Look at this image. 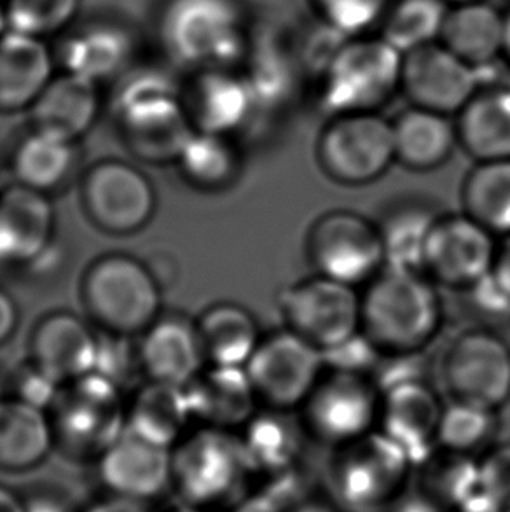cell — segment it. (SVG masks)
I'll list each match as a JSON object with an SVG mask.
<instances>
[{"label":"cell","instance_id":"obj_26","mask_svg":"<svg viewBox=\"0 0 510 512\" xmlns=\"http://www.w3.org/2000/svg\"><path fill=\"white\" fill-rule=\"evenodd\" d=\"M102 111L98 83L69 70L55 74L32 107V128L77 140L90 132Z\"/></svg>","mask_w":510,"mask_h":512},{"label":"cell","instance_id":"obj_57","mask_svg":"<svg viewBox=\"0 0 510 512\" xmlns=\"http://www.w3.org/2000/svg\"><path fill=\"white\" fill-rule=\"evenodd\" d=\"M449 7L462 6V4H474V2H483V0H444Z\"/></svg>","mask_w":510,"mask_h":512},{"label":"cell","instance_id":"obj_34","mask_svg":"<svg viewBox=\"0 0 510 512\" xmlns=\"http://www.w3.org/2000/svg\"><path fill=\"white\" fill-rule=\"evenodd\" d=\"M463 214L497 238L510 235V160L474 163L460 186Z\"/></svg>","mask_w":510,"mask_h":512},{"label":"cell","instance_id":"obj_27","mask_svg":"<svg viewBox=\"0 0 510 512\" xmlns=\"http://www.w3.org/2000/svg\"><path fill=\"white\" fill-rule=\"evenodd\" d=\"M53 77L46 41L11 30L0 35V112L30 111Z\"/></svg>","mask_w":510,"mask_h":512},{"label":"cell","instance_id":"obj_29","mask_svg":"<svg viewBox=\"0 0 510 512\" xmlns=\"http://www.w3.org/2000/svg\"><path fill=\"white\" fill-rule=\"evenodd\" d=\"M439 42L483 74L504 62L505 11L491 6L490 0L451 6Z\"/></svg>","mask_w":510,"mask_h":512},{"label":"cell","instance_id":"obj_17","mask_svg":"<svg viewBox=\"0 0 510 512\" xmlns=\"http://www.w3.org/2000/svg\"><path fill=\"white\" fill-rule=\"evenodd\" d=\"M105 495L152 506L172 492V448L126 429L95 460Z\"/></svg>","mask_w":510,"mask_h":512},{"label":"cell","instance_id":"obj_41","mask_svg":"<svg viewBox=\"0 0 510 512\" xmlns=\"http://www.w3.org/2000/svg\"><path fill=\"white\" fill-rule=\"evenodd\" d=\"M498 415V411L467 402H446L437 446L469 457H481L498 441Z\"/></svg>","mask_w":510,"mask_h":512},{"label":"cell","instance_id":"obj_58","mask_svg":"<svg viewBox=\"0 0 510 512\" xmlns=\"http://www.w3.org/2000/svg\"><path fill=\"white\" fill-rule=\"evenodd\" d=\"M2 397H4V395H2V385H0V399H2Z\"/></svg>","mask_w":510,"mask_h":512},{"label":"cell","instance_id":"obj_20","mask_svg":"<svg viewBox=\"0 0 510 512\" xmlns=\"http://www.w3.org/2000/svg\"><path fill=\"white\" fill-rule=\"evenodd\" d=\"M180 91L196 132L233 137L257 107L247 77L236 69L196 70L186 90Z\"/></svg>","mask_w":510,"mask_h":512},{"label":"cell","instance_id":"obj_2","mask_svg":"<svg viewBox=\"0 0 510 512\" xmlns=\"http://www.w3.org/2000/svg\"><path fill=\"white\" fill-rule=\"evenodd\" d=\"M159 39L173 62L193 72L236 69L249 49V28L240 0H168Z\"/></svg>","mask_w":510,"mask_h":512},{"label":"cell","instance_id":"obj_47","mask_svg":"<svg viewBox=\"0 0 510 512\" xmlns=\"http://www.w3.org/2000/svg\"><path fill=\"white\" fill-rule=\"evenodd\" d=\"M386 512H449L441 502H437L434 497L420 490L418 486L411 485L404 495H400L399 500L393 504Z\"/></svg>","mask_w":510,"mask_h":512},{"label":"cell","instance_id":"obj_11","mask_svg":"<svg viewBox=\"0 0 510 512\" xmlns=\"http://www.w3.org/2000/svg\"><path fill=\"white\" fill-rule=\"evenodd\" d=\"M303 252L313 273L357 289L386 264L378 222L350 208L318 214L304 233Z\"/></svg>","mask_w":510,"mask_h":512},{"label":"cell","instance_id":"obj_46","mask_svg":"<svg viewBox=\"0 0 510 512\" xmlns=\"http://www.w3.org/2000/svg\"><path fill=\"white\" fill-rule=\"evenodd\" d=\"M62 387V383H58L55 378L44 373L41 367L35 366L34 362L30 360V364L23 367L18 373V378L14 383V388H16L14 397L49 411L55 404L56 397L60 395Z\"/></svg>","mask_w":510,"mask_h":512},{"label":"cell","instance_id":"obj_24","mask_svg":"<svg viewBox=\"0 0 510 512\" xmlns=\"http://www.w3.org/2000/svg\"><path fill=\"white\" fill-rule=\"evenodd\" d=\"M458 149L474 163L510 160V86H481L455 116Z\"/></svg>","mask_w":510,"mask_h":512},{"label":"cell","instance_id":"obj_10","mask_svg":"<svg viewBox=\"0 0 510 512\" xmlns=\"http://www.w3.org/2000/svg\"><path fill=\"white\" fill-rule=\"evenodd\" d=\"M380 408L381 385L373 374L325 366L297 418L310 441L334 450L378 430Z\"/></svg>","mask_w":510,"mask_h":512},{"label":"cell","instance_id":"obj_49","mask_svg":"<svg viewBox=\"0 0 510 512\" xmlns=\"http://www.w3.org/2000/svg\"><path fill=\"white\" fill-rule=\"evenodd\" d=\"M490 277L510 301V235L498 240L497 257Z\"/></svg>","mask_w":510,"mask_h":512},{"label":"cell","instance_id":"obj_19","mask_svg":"<svg viewBox=\"0 0 510 512\" xmlns=\"http://www.w3.org/2000/svg\"><path fill=\"white\" fill-rule=\"evenodd\" d=\"M481 86V74L441 42L404 55L400 95L413 107L455 118Z\"/></svg>","mask_w":510,"mask_h":512},{"label":"cell","instance_id":"obj_4","mask_svg":"<svg viewBox=\"0 0 510 512\" xmlns=\"http://www.w3.org/2000/svg\"><path fill=\"white\" fill-rule=\"evenodd\" d=\"M404 55L380 34L346 37L318 72L327 116L381 112L400 93Z\"/></svg>","mask_w":510,"mask_h":512},{"label":"cell","instance_id":"obj_8","mask_svg":"<svg viewBox=\"0 0 510 512\" xmlns=\"http://www.w3.org/2000/svg\"><path fill=\"white\" fill-rule=\"evenodd\" d=\"M313 154L318 170L332 184L371 186L397 165L392 119L381 112L329 116L318 132Z\"/></svg>","mask_w":510,"mask_h":512},{"label":"cell","instance_id":"obj_33","mask_svg":"<svg viewBox=\"0 0 510 512\" xmlns=\"http://www.w3.org/2000/svg\"><path fill=\"white\" fill-rule=\"evenodd\" d=\"M194 422L186 388L151 381L138 388L126 409V429L172 448Z\"/></svg>","mask_w":510,"mask_h":512},{"label":"cell","instance_id":"obj_23","mask_svg":"<svg viewBox=\"0 0 510 512\" xmlns=\"http://www.w3.org/2000/svg\"><path fill=\"white\" fill-rule=\"evenodd\" d=\"M186 392L194 420L215 429L240 432L261 409L245 367H203Z\"/></svg>","mask_w":510,"mask_h":512},{"label":"cell","instance_id":"obj_53","mask_svg":"<svg viewBox=\"0 0 510 512\" xmlns=\"http://www.w3.org/2000/svg\"><path fill=\"white\" fill-rule=\"evenodd\" d=\"M0 512H27L25 495L14 492L9 486L0 485Z\"/></svg>","mask_w":510,"mask_h":512},{"label":"cell","instance_id":"obj_36","mask_svg":"<svg viewBox=\"0 0 510 512\" xmlns=\"http://www.w3.org/2000/svg\"><path fill=\"white\" fill-rule=\"evenodd\" d=\"M413 483L449 512H463L481 495L479 458L437 446L416 465Z\"/></svg>","mask_w":510,"mask_h":512},{"label":"cell","instance_id":"obj_12","mask_svg":"<svg viewBox=\"0 0 510 512\" xmlns=\"http://www.w3.org/2000/svg\"><path fill=\"white\" fill-rule=\"evenodd\" d=\"M121 390L98 373L65 383L49 409L56 446L72 457L97 460L126 430Z\"/></svg>","mask_w":510,"mask_h":512},{"label":"cell","instance_id":"obj_18","mask_svg":"<svg viewBox=\"0 0 510 512\" xmlns=\"http://www.w3.org/2000/svg\"><path fill=\"white\" fill-rule=\"evenodd\" d=\"M446 402L418 374L393 378L381 385L378 430L420 465L437 448Z\"/></svg>","mask_w":510,"mask_h":512},{"label":"cell","instance_id":"obj_39","mask_svg":"<svg viewBox=\"0 0 510 512\" xmlns=\"http://www.w3.org/2000/svg\"><path fill=\"white\" fill-rule=\"evenodd\" d=\"M131 49L133 44L125 30L109 25L84 28L72 35L65 46V70L100 84L125 69Z\"/></svg>","mask_w":510,"mask_h":512},{"label":"cell","instance_id":"obj_30","mask_svg":"<svg viewBox=\"0 0 510 512\" xmlns=\"http://www.w3.org/2000/svg\"><path fill=\"white\" fill-rule=\"evenodd\" d=\"M395 163L413 173L444 167L458 149L455 118L409 105L392 119Z\"/></svg>","mask_w":510,"mask_h":512},{"label":"cell","instance_id":"obj_22","mask_svg":"<svg viewBox=\"0 0 510 512\" xmlns=\"http://www.w3.org/2000/svg\"><path fill=\"white\" fill-rule=\"evenodd\" d=\"M140 366L151 381L186 388L205 367L196 322L184 317H159L138 345Z\"/></svg>","mask_w":510,"mask_h":512},{"label":"cell","instance_id":"obj_3","mask_svg":"<svg viewBox=\"0 0 510 512\" xmlns=\"http://www.w3.org/2000/svg\"><path fill=\"white\" fill-rule=\"evenodd\" d=\"M413 458L380 430L331 450L325 493L345 512H386L413 485Z\"/></svg>","mask_w":510,"mask_h":512},{"label":"cell","instance_id":"obj_13","mask_svg":"<svg viewBox=\"0 0 510 512\" xmlns=\"http://www.w3.org/2000/svg\"><path fill=\"white\" fill-rule=\"evenodd\" d=\"M439 376L448 401L500 413L510 402V343L490 327H469L444 348Z\"/></svg>","mask_w":510,"mask_h":512},{"label":"cell","instance_id":"obj_32","mask_svg":"<svg viewBox=\"0 0 510 512\" xmlns=\"http://www.w3.org/2000/svg\"><path fill=\"white\" fill-rule=\"evenodd\" d=\"M208 366L245 367L264 333L247 306L222 301L196 320Z\"/></svg>","mask_w":510,"mask_h":512},{"label":"cell","instance_id":"obj_31","mask_svg":"<svg viewBox=\"0 0 510 512\" xmlns=\"http://www.w3.org/2000/svg\"><path fill=\"white\" fill-rule=\"evenodd\" d=\"M55 448V429L49 411L14 395L0 399V471H34Z\"/></svg>","mask_w":510,"mask_h":512},{"label":"cell","instance_id":"obj_37","mask_svg":"<svg viewBox=\"0 0 510 512\" xmlns=\"http://www.w3.org/2000/svg\"><path fill=\"white\" fill-rule=\"evenodd\" d=\"M439 210L423 200H400L386 207L378 222L388 266L421 271L428 233Z\"/></svg>","mask_w":510,"mask_h":512},{"label":"cell","instance_id":"obj_50","mask_svg":"<svg viewBox=\"0 0 510 512\" xmlns=\"http://www.w3.org/2000/svg\"><path fill=\"white\" fill-rule=\"evenodd\" d=\"M77 512H154L152 506L138 504L131 500L118 499L102 493L98 499L91 500L90 504L81 507Z\"/></svg>","mask_w":510,"mask_h":512},{"label":"cell","instance_id":"obj_42","mask_svg":"<svg viewBox=\"0 0 510 512\" xmlns=\"http://www.w3.org/2000/svg\"><path fill=\"white\" fill-rule=\"evenodd\" d=\"M81 0H4L7 30L46 41L74 23Z\"/></svg>","mask_w":510,"mask_h":512},{"label":"cell","instance_id":"obj_35","mask_svg":"<svg viewBox=\"0 0 510 512\" xmlns=\"http://www.w3.org/2000/svg\"><path fill=\"white\" fill-rule=\"evenodd\" d=\"M77 165V142L32 128L13 158L18 184L49 193L67 182Z\"/></svg>","mask_w":510,"mask_h":512},{"label":"cell","instance_id":"obj_5","mask_svg":"<svg viewBox=\"0 0 510 512\" xmlns=\"http://www.w3.org/2000/svg\"><path fill=\"white\" fill-rule=\"evenodd\" d=\"M175 500L212 511L228 509L249 492V464L238 432L200 425L172 450Z\"/></svg>","mask_w":510,"mask_h":512},{"label":"cell","instance_id":"obj_7","mask_svg":"<svg viewBox=\"0 0 510 512\" xmlns=\"http://www.w3.org/2000/svg\"><path fill=\"white\" fill-rule=\"evenodd\" d=\"M81 292L91 319L109 333L144 334L161 317L158 278L126 254H109L91 264Z\"/></svg>","mask_w":510,"mask_h":512},{"label":"cell","instance_id":"obj_38","mask_svg":"<svg viewBox=\"0 0 510 512\" xmlns=\"http://www.w3.org/2000/svg\"><path fill=\"white\" fill-rule=\"evenodd\" d=\"M177 163L184 177L203 191H222L233 186L243 165L233 137L196 130L182 147Z\"/></svg>","mask_w":510,"mask_h":512},{"label":"cell","instance_id":"obj_45","mask_svg":"<svg viewBox=\"0 0 510 512\" xmlns=\"http://www.w3.org/2000/svg\"><path fill=\"white\" fill-rule=\"evenodd\" d=\"M104 333V336H98L97 362L93 373L102 374L104 378L114 381L118 387L123 388L126 381L137 373V369L142 371L138 346L133 350L128 345L130 336L109 331Z\"/></svg>","mask_w":510,"mask_h":512},{"label":"cell","instance_id":"obj_51","mask_svg":"<svg viewBox=\"0 0 510 512\" xmlns=\"http://www.w3.org/2000/svg\"><path fill=\"white\" fill-rule=\"evenodd\" d=\"M20 320L18 306L4 289H0V345L11 340Z\"/></svg>","mask_w":510,"mask_h":512},{"label":"cell","instance_id":"obj_6","mask_svg":"<svg viewBox=\"0 0 510 512\" xmlns=\"http://www.w3.org/2000/svg\"><path fill=\"white\" fill-rule=\"evenodd\" d=\"M116 118L130 151L151 163L177 161L194 132L182 91L158 74L131 77L116 98Z\"/></svg>","mask_w":510,"mask_h":512},{"label":"cell","instance_id":"obj_15","mask_svg":"<svg viewBox=\"0 0 510 512\" xmlns=\"http://www.w3.org/2000/svg\"><path fill=\"white\" fill-rule=\"evenodd\" d=\"M497 236L460 212H441L428 233L421 271L439 289L467 292L490 277Z\"/></svg>","mask_w":510,"mask_h":512},{"label":"cell","instance_id":"obj_9","mask_svg":"<svg viewBox=\"0 0 510 512\" xmlns=\"http://www.w3.org/2000/svg\"><path fill=\"white\" fill-rule=\"evenodd\" d=\"M283 329L329 353L362 333L360 289L311 273L276 294Z\"/></svg>","mask_w":510,"mask_h":512},{"label":"cell","instance_id":"obj_48","mask_svg":"<svg viewBox=\"0 0 510 512\" xmlns=\"http://www.w3.org/2000/svg\"><path fill=\"white\" fill-rule=\"evenodd\" d=\"M226 512H287V509L273 499L269 493L259 488H250L249 492L236 500Z\"/></svg>","mask_w":510,"mask_h":512},{"label":"cell","instance_id":"obj_52","mask_svg":"<svg viewBox=\"0 0 510 512\" xmlns=\"http://www.w3.org/2000/svg\"><path fill=\"white\" fill-rule=\"evenodd\" d=\"M287 512H345L327 493H308Z\"/></svg>","mask_w":510,"mask_h":512},{"label":"cell","instance_id":"obj_21","mask_svg":"<svg viewBox=\"0 0 510 512\" xmlns=\"http://www.w3.org/2000/svg\"><path fill=\"white\" fill-rule=\"evenodd\" d=\"M97 350L98 334L69 312L44 317L30 340L32 362L62 385L93 373Z\"/></svg>","mask_w":510,"mask_h":512},{"label":"cell","instance_id":"obj_43","mask_svg":"<svg viewBox=\"0 0 510 512\" xmlns=\"http://www.w3.org/2000/svg\"><path fill=\"white\" fill-rule=\"evenodd\" d=\"M318 21L334 32L355 37L378 30L395 0H308Z\"/></svg>","mask_w":510,"mask_h":512},{"label":"cell","instance_id":"obj_1","mask_svg":"<svg viewBox=\"0 0 510 512\" xmlns=\"http://www.w3.org/2000/svg\"><path fill=\"white\" fill-rule=\"evenodd\" d=\"M360 298L362 334L383 359H413L444 327L441 289L423 271L385 264Z\"/></svg>","mask_w":510,"mask_h":512},{"label":"cell","instance_id":"obj_40","mask_svg":"<svg viewBox=\"0 0 510 512\" xmlns=\"http://www.w3.org/2000/svg\"><path fill=\"white\" fill-rule=\"evenodd\" d=\"M448 9L444 0H395L378 30L386 42L407 55L439 42Z\"/></svg>","mask_w":510,"mask_h":512},{"label":"cell","instance_id":"obj_28","mask_svg":"<svg viewBox=\"0 0 510 512\" xmlns=\"http://www.w3.org/2000/svg\"><path fill=\"white\" fill-rule=\"evenodd\" d=\"M55 212L46 193L16 184L0 193V240L11 263H32L48 250Z\"/></svg>","mask_w":510,"mask_h":512},{"label":"cell","instance_id":"obj_14","mask_svg":"<svg viewBox=\"0 0 510 512\" xmlns=\"http://www.w3.org/2000/svg\"><path fill=\"white\" fill-rule=\"evenodd\" d=\"M324 371V353L283 327L264 333L245 366L259 408L290 415H297Z\"/></svg>","mask_w":510,"mask_h":512},{"label":"cell","instance_id":"obj_25","mask_svg":"<svg viewBox=\"0 0 510 512\" xmlns=\"http://www.w3.org/2000/svg\"><path fill=\"white\" fill-rule=\"evenodd\" d=\"M238 436L252 479H269L303 469L304 434L299 418L290 413L259 409Z\"/></svg>","mask_w":510,"mask_h":512},{"label":"cell","instance_id":"obj_55","mask_svg":"<svg viewBox=\"0 0 510 512\" xmlns=\"http://www.w3.org/2000/svg\"><path fill=\"white\" fill-rule=\"evenodd\" d=\"M504 62L509 63V67H510V9H507V11H505Z\"/></svg>","mask_w":510,"mask_h":512},{"label":"cell","instance_id":"obj_54","mask_svg":"<svg viewBox=\"0 0 510 512\" xmlns=\"http://www.w3.org/2000/svg\"><path fill=\"white\" fill-rule=\"evenodd\" d=\"M163 512H217L212 511V509H205V507L191 506V504H184V502H179V500H175V504L173 506L168 507L166 511Z\"/></svg>","mask_w":510,"mask_h":512},{"label":"cell","instance_id":"obj_44","mask_svg":"<svg viewBox=\"0 0 510 512\" xmlns=\"http://www.w3.org/2000/svg\"><path fill=\"white\" fill-rule=\"evenodd\" d=\"M479 485L498 512H510V441H497L479 457Z\"/></svg>","mask_w":510,"mask_h":512},{"label":"cell","instance_id":"obj_56","mask_svg":"<svg viewBox=\"0 0 510 512\" xmlns=\"http://www.w3.org/2000/svg\"><path fill=\"white\" fill-rule=\"evenodd\" d=\"M7 30L6 13H4V0H0V35Z\"/></svg>","mask_w":510,"mask_h":512},{"label":"cell","instance_id":"obj_16","mask_svg":"<svg viewBox=\"0 0 510 512\" xmlns=\"http://www.w3.org/2000/svg\"><path fill=\"white\" fill-rule=\"evenodd\" d=\"M81 198L90 221L111 235H131L145 228L158 205L145 173L118 160L100 161L88 170Z\"/></svg>","mask_w":510,"mask_h":512}]
</instances>
